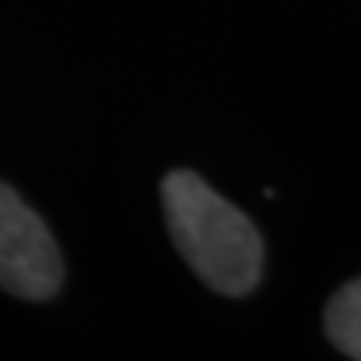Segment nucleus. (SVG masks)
<instances>
[{"mask_svg":"<svg viewBox=\"0 0 361 361\" xmlns=\"http://www.w3.org/2000/svg\"><path fill=\"white\" fill-rule=\"evenodd\" d=\"M161 204L174 247L211 291L241 298L258 288L264 245L241 207L194 171H171L161 180Z\"/></svg>","mask_w":361,"mask_h":361,"instance_id":"1","label":"nucleus"},{"mask_svg":"<svg viewBox=\"0 0 361 361\" xmlns=\"http://www.w3.org/2000/svg\"><path fill=\"white\" fill-rule=\"evenodd\" d=\"M64 258L37 211L0 180V288L24 301H47L61 291Z\"/></svg>","mask_w":361,"mask_h":361,"instance_id":"2","label":"nucleus"},{"mask_svg":"<svg viewBox=\"0 0 361 361\" xmlns=\"http://www.w3.org/2000/svg\"><path fill=\"white\" fill-rule=\"evenodd\" d=\"M324 335L341 355L361 361V278L341 284L324 305Z\"/></svg>","mask_w":361,"mask_h":361,"instance_id":"3","label":"nucleus"}]
</instances>
